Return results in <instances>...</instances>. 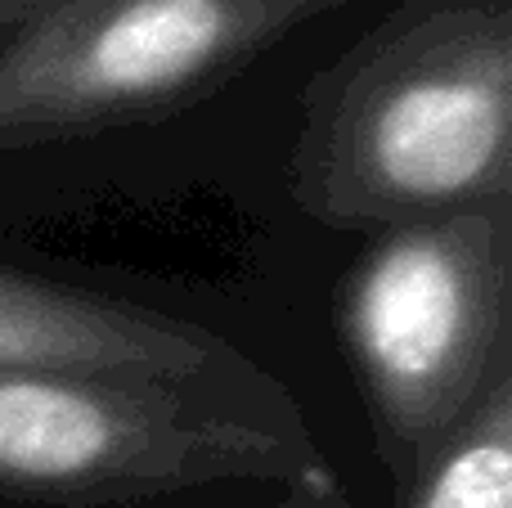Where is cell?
<instances>
[{
  "label": "cell",
  "mask_w": 512,
  "mask_h": 508,
  "mask_svg": "<svg viewBox=\"0 0 512 508\" xmlns=\"http://www.w3.org/2000/svg\"><path fill=\"white\" fill-rule=\"evenodd\" d=\"M0 369H63L171 387L306 432L297 396L225 338L176 315L0 266Z\"/></svg>",
  "instance_id": "cell-5"
},
{
  "label": "cell",
  "mask_w": 512,
  "mask_h": 508,
  "mask_svg": "<svg viewBox=\"0 0 512 508\" xmlns=\"http://www.w3.org/2000/svg\"><path fill=\"white\" fill-rule=\"evenodd\" d=\"M225 482L342 495L310 432H283L171 387L0 369V495L135 504Z\"/></svg>",
  "instance_id": "cell-3"
},
{
  "label": "cell",
  "mask_w": 512,
  "mask_h": 508,
  "mask_svg": "<svg viewBox=\"0 0 512 508\" xmlns=\"http://www.w3.org/2000/svg\"><path fill=\"white\" fill-rule=\"evenodd\" d=\"M292 194L337 230L512 198V5L418 0L310 99Z\"/></svg>",
  "instance_id": "cell-1"
},
{
  "label": "cell",
  "mask_w": 512,
  "mask_h": 508,
  "mask_svg": "<svg viewBox=\"0 0 512 508\" xmlns=\"http://www.w3.org/2000/svg\"><path fill=\"white\" fill-rule=\"evenodd\" d=\"M274 508H342V495H310V491H292L283 504Z\"/></svg>",
  "instance_id": "cell-8"
},
{
  "label": "cell",
  "mask_w": 512,
  "mask_h": 508,
  "mask_svg": "<svg viewBox=\"0 0 512 508\" xmlns=\"http://www.w3.org/2000/svg\"><path fill=\"white\" fill-rule=\"evenodd\" d=\"M400 508H512V369L400 491Z\"/></svg>",
  "instance_id": "cell-6"
},
{
  "label": "cell",
  "mask_w": 512,
  "mask_h": 508,
  "mask_svg": "<svg viewBox=\"0 0 512 508\" xmlns=\"http://www.w3.org/2000/svg\"><path fill=\"white\" fill-rule=\"evenodd\" d=\"M50 0H0V32H18L27 18H36Z\"/></svg>",
  "instance_id": "cell-7"
},
{
  "label": "cell",
  "mask_w": 512,
  "mask_h": 508,
  "mask_svg": "<svg viewBox=\"0 0 512 508\" xmlns=\"http://www.w3.org/2000/svg\"><path fill=\"white\" fill-rule=\"evenodd\" d=\"M512 198L382 230L355 261L342 338L405 491L512 369Z\"/></svg>",
  "instance_id": "cell-2"
},
{
  "label": "cell",
  "mask_w": 512,
  "mask_h": 508,
  "mask_svg": "<svg viewBox=\"0 0 512 508\" xmlns=\"http://www.w3.org/2000/svg\"><path fill=\"white\" fill-rule=\"evenodd\" d=\"M328 5L337 0H50L0 45V149L176 113Z\"/></svg>",
  "instance_id": "cell-4"
}]
</instances>
